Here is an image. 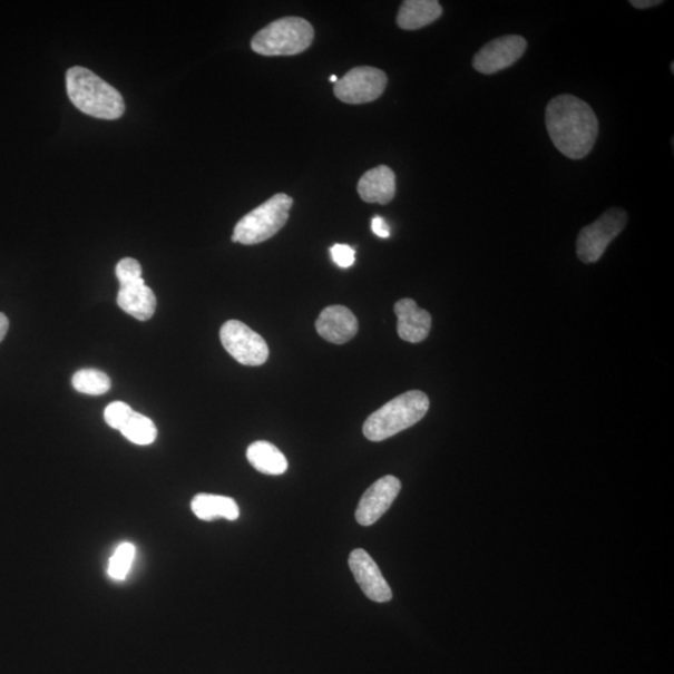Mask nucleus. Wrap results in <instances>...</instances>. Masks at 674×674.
<instances>
[{"label":"nucleus","instance_id":"aec40b11","mask_svg":"<svg viewBox=\"0 0 674 674\" xmlns=\"http://www.w3.org/2000/svg\"><path fill=\"white\" fill-rule=\"evenodd\" d=\"M72 388L86 395L99 397L111 388V381L106 372L96 369H82L71 379Z\"/></svg>","mask_w":674,"mask_h":674},{"label":"nucleus","instance_id":"a878e982","mask_svg":"<svg viewBox=\"0 0 674 674\" xmlns=\"http://www.w3.org/2000/svg\"><path fill=\"white\" fill-rule=\"evenodd\" d=\"M9 330V320L6 314L0 313V342L6 339V335Z\"/></svg>","mask_w":674,"mask_h":674},{"label":"nucleus","instance_id":"dca6fc26","mask_svg":"<svg viewBox=\"0 0 674 674\" xmlns=\"http://www.w3.org/2000/svg\"><path fill=\"white\" fill-rule=\"evenodd\" d=\"M192 511L203 521H214L216 518L235 521L241 516L232 497L211 494L196 495L192 501Z\"/></svg>","mask_w":674,"mask_h":674},{"label":"nucleus","instance_id":"5701e85b","mask_svg":"<svg viewBox=\"0 0 674 674\" xmlns=\"http://www.w3.org/2000/svg\"><path fill=\"white\" fill-rule=\"evenodd\" d=\"M330 253L334 263L342 268H348L355 263L356 253L354 248L349 245L336 244L330 248Z\"/></svg>","mask_w":674,"mask_h":674},{"label":"nucleus","instance_id":"f3484780","mask_svg":"<svg viewBox=\"0 0 674 674\" xmlns=\"http://www.w3.org/2000/svg\"><path fill=\"white\" fill-rule=\"evenodd\" d=\"M442 16V7L437 0H407L399 10L398 26L404 30L427 27Z\"/></svg>","mask_w":674,"mask_h":674},{"label":"nucleus","instance_id":"4468645a","mask_svg":"<svg viewBox=\"0 0 674 674\" xmlns=\"http://www.w3.org/2000/svg\"><path fill=\"white\" fill-rule=\"evenodd\" d=\"M398 333L403 341L411 344L427 339L431 331L432 319L427 310L420 309L412 299H402L395 304Z\"/></svg>","mask_w":674,"mask_h":674},{"label":"nucleus","instance_id":"412c9836","mask_svg":"<svg viewBox=\"0 0 674 674\" xmlns=\"http://www.w3.org/2000/svg\"><path fill=\"white\" fill-rule=\"evenodd\" d=\"M135 557L133 544H121L110 558L108 574L114 579H124L130 572Z\"/></svg>","mask_w":674,"mask_h":674},{"label":"nucleus","instance_id":"9d476101","mask_svg":"<svg viewBox=\"0 0 674 674\" xmlns=\"http://www.w3.org/2000/svg\"><path fill=\"white\" fill-rule=\"evenodd\" d=\"M527 49L521 36H505L487 43L473 58V68L481 75L491 76L510 68L520 60Z\"/></svg>","mask_w":674,"mask_h":674},{"label":"nucleus","instance_id":"7ed1b4c3","mask_svg":"<svg viewBox=\"0 0 674 674\" xmlns=\"http://www.w3.org/2000/svg\"><path fill=\"white\" fill-rule=\"evenodd\" d=\"M429 409L427 393L418 390L404 392L370 414L364 423L365 438L380 442L395 437L420 422Z\"/></svg>","mask_w":674,"mask_h":674},{"label":"nucleus","instance_id":"f8f14e48","mask_svg":"<svg viewBox=\"0 0 674 674\" xmlns=\"http://www.w3.org/2000/svg\"><path fill=\"white\" fill-rule=\"evenodd\" d=\"M349 566L362 593L373 603L385 604L392 599V590L385 577L365 549H354L350 554Z\"/></svg>","mask_w":674,"mask_h":674},{"label":"nucleus","instance_id":"423d86ee","mask_svg":"<svg viewBox=\"0 0 674 674\" xmlns=\"http://www.w3.org/2000/svg\"><path fill=\"white\" fill-rule=\"evenodd\" d=\"M120 289L117 303L130 316L148 321L157 310V297L153 290L145 285L141 277V265L133 257L121 258L116 267Z\"/></svg>","mask_w":674,"mask_h":674},{"label":"nucleus","instance_id":"4be33fe9","mask_svg":"<svg viewBox=\"0 0 674 674\" xmlns=\"http://www.w3.org/2000/svg\"><path fill=\"white\" fill-rule=\"evenodd\" d=\"M133 411L126 402H111L108 404L106 411H104V420H106L111 429L120 430L123 423L126 422Z\"/></svg>","mask_w":674,"mask_h":674},{"label":"nucleus","instance_id":"20e7f679","mask_svg":"<svg viewBox=\"0 0 674 674\" xmlns=\"http://www.w3.org/2000/svg\"><path fill=\"white\" fill-rule=\"evenodd\" d=\"M314 36V28L306 19L287 17L257 32L252 40V48L255 53L265 57L296 56L313 45Z\"/></svg>","mask_w":674,"mask_h":674},{"label":"nucleus","instance_id":"6e6552de","mask_svg":"<svg viewBox=\"0 0 674 674\" xmlns=\"http://www.w3.org/2000/svg\"><path fill=\"white\" fill-rule=\"evenodd\" d=\"M221 340L224 349L238 364L261 367L268 359L266 341L242 321H227L222 326Z\"/></svg>","mask_w":674,"mask_h":674},{"label":"nucleus","instance_id":"6ab92c4d","mask_svg":"<svg viewBox=\"0 0 674 674\" xmlns=\"http://www.w3.org/2000/svg\"><path fill=\"white\" fill-rule=\"evenodd\" d=\"M119 431L124 438L140 446L152 445L158 437L155 423L149 418L135 411L129 414Z\"/></svg>","mask_w":674,"mask_h":674},{"label":"nucleus","instance_id":"b1692460","mask_svg":"<svg viewBox=\"0 0 674 674\" xmlns=\"http://www.w3.org/2000/svg\"><path fill=\"white\" fill-rule=\"evenodd\" d=\"M372 233L379 237L387 238L390 236V226L381 216L373 217L371 222Z\"/></svg>","mask_w":674,"mask_h":674},{"label":"nucleus","instance_id":"bb28decb","mask_svg":"<svg viewBox=\"0 0 674 674\" xmlns=\"http://www.w3.org/2000/svg\"><path fill=\"white\" fill-rule=\"evenodd\" d=\"M339 80V78L336 76H331L330 77V81L331 82H336Z\"/></svg>","mask_w":674,"mask_h":674},{"label":"nucleus","instance_id":"393cba45","mask_svg":"<svg viewBox=\"0 0 674 674\" xmlns=\"http://www.w3.org/2000/svg\"><path fill=\"white\" fill-rule=\"evenodd\" d=\"M629 3L636 9H648L662 4L661 0H631Z\"/></svg>","mask_w":674,"mask_h":674},{"label":"nucleus","instance_id":"0eeeda50","mask_svg":"<svg viewBox=\"0 0 674 674\" xmlns=\"http://www.w3.org/2000/svg\"><path fill=\"white\" fill-rule=\"evenodd\" d=\"M628 215L621 207H610L598 219L584 227L577 237V256L585 264H594L604 256L608 245L625 229Z\"/></svg>","mask_w":674,"mask_h":674},{"label":"nucleus","instance_id":"9b49d317","mask_svg":"<svg viewBox=\"0 0 674 674\" xmlns=\"http://www.w3.org/2000/svg\"><path fill=\"white\" fill-rule=\"evenodd\" d=\"M400 491L401 482L398 477L383 476L382 479L372 483L361 497L355 514L356 521L365 527L378 522L398 499Z\"/></svg>","mask_w":674,"mask_h":674},{"label":"nucleus","instance_id":"f03ea898","mask_svg":"<svg viewBox=\"0 0 674 674\" xmlns=\"http://www.w3.org/2000/svg\"><path fill=\"white\" fill-rule=\"evenodd\" d=\"M69 99L81 113L98 119L116 120L126 111L120 92L85 67L67 71Z\"/></svg>","mask_w":674,"mask_h":674},{"label":"nucleus","instance_id":"ddd939ff","mask_svg":"<svg viewBox=\"0 0 674 674\" xmlns=\"http://www.w3.org/2000/svg\"><path fill=\"white\" fill-rule=\"evenodd\" d=\"M358 319L350 309L333 305L323 310L316 320L319 335L333 344L342 345L358 334Z\"/></svg>","mask_w":674,"mask_h":674},{"label":"nucleus","instance_id":"f257e3e1","mask_svg":"<svg viewBox=\"0 0 674 674\" xmlns=\"http://www.w3.org/2000/svg\"><path fill=\"white\" fill-rule=\"evenodd\" d=\"M546 127L555 147L565 157L584 159L594 149L598 120L593 108L575 96L563 95L548 102Z\"/></svg>","mask_w":674,"mask_h":674},{"label":"nucleus","instance_id":"2eb2a0df","mask_svg":"<svg viewBox=\"0 0 674 674\" xmlns=\"http://www.w3.org/2000/svg\"><path fill=\"white\" fill-rule=\"evenodd\" d=\"M361 199L367 203L389 204L397 194V176L387 165H380L361 176L358 185Z\"/></svg>","mask_w":674,"mask_h":674},{"label":"nucleus","instance_id":"39448f33","mask_svg":"<svg viewBox=\"0 0 674 674\" xmlns=\"http://www.w3.org/2000/svg\"><path fill=\"white\" fill-rule=\"evenodd\" d=\"M293 203L289 195L275 194L235 225L233 242L256 245L268 241L287 223Z\"/></svg>","mask_w":674,"mask_h":674},{"label":"nucleus","instance_id":"1a4fd4ad","mask_svg":"<svg viewBox=\"0 0 674 674\" xmlns=\"http://www.w3.org/2000/svg\"><path fill=\"white\" fill-rule=\"evenodd\" d=\"M388 86L385 72L372 67L351 69L335 82V97L348 104H365L379 99Z\"/></svg>","mask_w":674,"mask_h":674},{"label":"nucleus","instance_id":"a211bd4d","mask_svg":"<svg viewBox=\"0 0 674 674\" xmlns=\"http://www.w3.org/2000/svg\"><path fill=\"white\" fill-rule=\"evenodd\" d=\"M246 458L256 471L264 475H283L289 468L285 455L267 441H256L248 446Z\"/></svg>","mask_w":674,"mask_h":674}]
</instances>
